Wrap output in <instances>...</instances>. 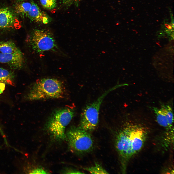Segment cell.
<instances>
[{"label": "cell", "mask_w": 174, "mask_h": 174, "mask_svg": "<svg viewBox=\"0 0 174 174\" xmlns=\"http://www.w3.org/2000/svg\"><path fill=\"white\" fill-rule=\"evenodd\" d=\"M84 170L91 174H107L109 173L100 164L95 163L93 166L84 168Z\"/></svg>", "instance_id": "obj_15"}, {"label": "cell", "mask_w": 174, "mask_h": 174, "mask_svg": "<svg viewBox=\"0 0 174 174\" xmlns=\"http://www.w3.org/2000/svg\"><path fill=\"white\" fill-rule=\"evenodd\" d=\"M31 5L27 16L32 21L40 22L43 21L46 15L41 11L38 5L33 1L31 2Z\"/></svg>", "instance_id": "obj_9"}, {"label": "cell", "mask_w": 174, "mask_h": 174, "mask_svg": "<svg viewBox=\"0 0 174 174\" xmlns=\"http://www.w3.org/2000/svg\"><path fill=\"white\" fill-rule=\"evenodd\" d=\"M30 43L33 49L39 53L53 50L57 47L52 33L44 29L35 30L30 37Z\"/></svg>", "instance_id": "obj_6"}, {"label": "cell", "mask_w": 174, "mask_h": 174, "mask_svg": "<svg viewBox=\"0 0 174 174\" xmlns=\"http://www.w3.org/2000/svg\"><path fill=\"white\" fill-rule=\"evenodd\" d=\"M31 5V2H23L18 3L15 5L16 12L23 16H27Z\"/></svg>", "instance_id": "obj_13"}, {"label": "cell", "mask_w": 174, "mask_h": 174, "mask_svg": "<svg viewBox=\"0 0 174 174\" xmlns=\"http://www.w3.org/2000/svg\"><path fill=\"white\" fill-rule=\"evenodd\" d=\"M121 86V84H117L110 88L96 100L86 105L81 113L79 127L90 133L94 130L98 123L100 108L104 98L110 92Z\"/></svg>", "instance_id": "obj_4"}, {"label": "cell", "mask_w": 174, "mask_h": 174, "mask_svg": "<svg viewBox=\"0 0 174 174\" xmlns=\"http://www.w3.org/2000/svg\"><path fill=\"white\" fill-rule=\"evenodd\" d=\"M74 108L67 107L53 113L46 125L47 130L51 137L57 141L66 139L65 130L74 116Z\"/></svg>", "instance_id": "obj_3"}, {"label": "cell", "mask_w": 174, "mask_h": 174, "mask_svg": "<svg viewBox=\"0 0 174 174\" xmlns=\"http://www.w3.org/2000/svg\"><path fill=\"white\" fill-rule=\"evenodd\" d=\"M5 87L6 84H5L0 83V95L5 90Z\"/></svg>", "instance_id": "obj_19"}, {"label": "cell", "mask_w": 174, "mask_h": 174, "mask_svg": "<svg viewBox=\"0 0 174 174\" xmlns=\"http://www.w3.org/2000/svg\"><path fill=\"white\" fill-rule=\"evenodd\" d=\"M0 52L3 54L22 53L16 44L11 41L0 42Z\"/></svg>", "instance_id": "obj_10"}, {"label": "cell", "mask_w": 174, "mask_h": 174, "mask_svg": "<svg viewBox=\"0 0 174 174\" xmlns=\"http://www.w3.org/2000/svg\"><path fill=\"white\" fill-rule=\"evenodd\" d=\"M40 2L43 7L46 9H53L56 6V0H40Z\"/></svg>", "instance_id": "obj_16"}, {"label": "cell", "mask_w": 174, "mask_h": 174, "mask_svg": "<svg viewBox=\"0 0 174 174\" xmlns=\"http://www.w3.org/2000/svg\"><path fill=\"white\" fill-rule=\"evenodd\" d=\"M30 174H46L47 172L44 169L40 168H35L30 172Z\"/></svg>", "instance_id": "obj_17"}, {"label": "cell", "mask_w": 174, "mask_h": 174, "mask_svg": "<svg viewBox=\"0 0 174 174\" xmlns=\"http://www.w3.org/2000/svg\"><path fill=\"white\" fill-rule=\"evenodd\" d=\"M24 61L22 53L3 54L0 53V62L5 64L14 69H20L22 66Z\"/></svg>", "instance_id": "obj_7"}, {"label": "cell", "mask_w": 174, "mask_h": 174, "mask_svg": "<svg viewBox=\"0 0 174 174\" xmlns=\"http://www.w3.org/2000/svg\"><path fill=\"white\" fill-rule=\"evenodd\" d=\"M79 0H63V4L66 6H70L72 4L77 3Z\"/></svg>", "instance_id": "obj_18"}, {"label": "cell", "mask_w": 174, "mask_h": 174, "mask_svg": "<svg viewBox=\"0 0 174 174\" xmlns=\"http://www.w3.org/2000/svg\"><path fill=\"white\" fill-rule=\"evenodd\" d=\"M160 109L165 114L170 128H172L173 126L174 120L172 108L168 104H162Z\"/></svg>", "instance_id": "obj_14"}, {"label": "cell", "mask_w": 174, "mask_h": 174, "mask_svg": "<svg viewBox=\"0 0 174 174\" xmlns=\"http://www.w3.org/2000/svg\"><path fill=\"white\" fill-rule=\"evenodd\" d=\"M14 75L12 72L0 67V83L14 86Z\"/></svg>", "instance_id": "obj_11"}, {"label": "cell", "mask_w": 174, "mask_h": 174, "mask_svg": "<svg viewBox=\"0 0 174 174\" xmlns=\"http://www.w3.org/2000/svg\"><path fill=\"white\" fill-rule=\"evenodd\" d=\"M146 135L145 129L141 126L130 124H126L118 132L115 145L120 159L123 172L125 170L129 160L143 147Z\"/></svg>", "instance_id": "obj_1"}, {"label": "cell", "mask_w": 174, "mask_h": 174, "mask_svg": "<svg viewBox=\"0 0 174 174\" xmlns=\"http://www.w3.org/2000/svg\"><path fill=\"white\" fill-rule=\"evenodd\" d=\"M65 89L60 80L53 78L37 80L30 87L25 96L27 101L64 98Z\"/></svg>", "instance_id": "obj_2"}, {"label": "cell", "mask_w": 174, "mask_h": 174, "mask_svg": "<svg viewBox=\"0 0 174 174\" xmlns=\"http://www.w3.org/2000/svg\"><path fill=\"white\" fill-rule=\"evenodd\" d=\"M152 108L155 114L157 121L159 124L165 128H170L166 117L161 109L154 107Z\"/></svg>", "instance_id": "obj_12"}, {"label": "cell", "mask_w": 174, "mask_h": 174, "mask_svg": "<svg viewBox=\"0 0 174 174\" xmlns=\"http://www.w3.org/2000/svg\"><path fill=\"white\" fill-rule=\"evenodd\" d=\"M16 21L14 15L9 9L6 7L0 8V28H13Z\"/></svg>", "instance_id": "obj_8"}, {"label": "cell", "mask_w": 174, "mask_h": 174, "mask_svg": "<svg viewBox=\"0 0 174 174\" xmlns=\"http://www.w3.org/2000/svg\"><path fill=\"white\" fill-rule=\"evenodd\" d=\"M66 135L69 147L75 152L84 154L92 149L94 143L90 132L79 127H72L68 130Z\"/></svg>", "instance_id": "obj_5"}]
</instances>
